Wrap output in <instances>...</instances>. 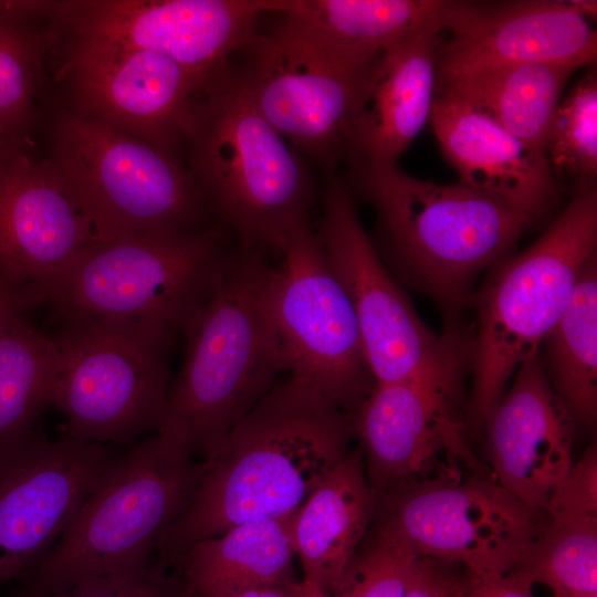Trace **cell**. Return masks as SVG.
Instances as JSON below:
<instances>
[{"label":"cell","mask_w":597,"mask_h":597,"mask_svg":"<svg viewBox=\"0 0 597 597\" xmlns=\"http://www.w3.org/2000/svg\"><path fill=\"white\" fill-rule=\"evenodd\" d=\"M468 582L462 565L419 555L405 597H464Z\"/></svg>","instance_id":"cell-35"},{"label":"cell","mask_w":597,"mask_h":597,"mask_svg":"<svg viewBox=\"0 0 597 597\" xmlns=\"http://www.w3.org/2000/svg\"><path fill=\"white\" fill-rule=\"evenodd\" d=\"M442 34L440 18L383 51L367 69L346 150L353 167L396 166L429 121Z\"/></svg>","instance_id":"cell-21"},{"label":"cell","mask_w":597,"mask_h":597,"mask_svg":"<svg viewBox=\"0 0 597 597\" xmlns=\"http://www.w3.org/2000/svg\"><path fill=\"white\" fill-rule=\"evenodd\" d=\"M275 10L276 0L48 1L59 35L153 52L201 77L248 45L259 17Z\"/></svg>","instance_id":"cell-15"},{"label":"cell","mask_w":597,"mask_h":597,"mask_svg":"<svg viewBox=\"0 0 597 597\" xmlns=\"http://www.w3.org/2000/svg\"><path fill=\"white\" fill-rule=\"evenodd\" d=\"M95 243L88 222L49 158L25 143L0 150V273L29 306Z\"/></svg>","instance_id":"cell-18"},{"label":"cell","mask_w":597,"mask_h":597,"mask_svg":"<svg viewBox=\"0 0 597 597\" xmlns=\"http://www.w3.org/2000/svg\"><path fill=\"white\" fill-rule=\"evenodd\" d=\"M546 154L549 164L579 184L597 175V73L590 67L556 111Z\"/></svg>","instance_id":"cell-32"},{"label":"cell","mask_w":597,"mask_h":597,"mask_svg":"<svg viewBox=\"0 0 597 597\" xmlns=\"http://www.w3.org/2000/svg\"><path fill=\"white\" fill-rule=\"evenodd\" d=\"M437 77L486 66L547 62L593 66L597 33L572 1H447Z\"/></svg>","instance_id":"cell-19"},{"label":"cell","mask_w":597,"mask_h":597,"mask_svg":"<svg viewBox=\"0 0 597 597\" xmlns=\"http://www.w3.org/2000/svg\"><path fill=\"white\" fill-rule=\"evenodd\" d=\"M547 378L576 423L597 416V254L585 264L558 322L542 344Z\"/></svg>","instance_id":"cell-28"},{"label":"cell","mask_w":597,"mask_h":597,"mask_svg":"<svg viewBox=\"0 0 597 597\" xmlns=\"http://www.w3.org/2000/svg\"><path fill=\"white\" fill-rule=\"evenodd\" d=\"M376 511L419 555L475 576L513 570L547 523L491 472L397 485L376 495Z\"/></svg>","instance_id":"cell-12"},{"label":"cell","mask_w":597,"mask_h":597,"mask_svg":"<svg viewBox=\"0 0 597 597\" xmlns=\"http://www.w3.org/2000/svg\"><path fill=\"white\" fill-rule=\"evenodd\" d=\"M272 262L239 244L222 282L185 332L181 368L157 433L202 461L285 371L266 300Z\"/></svg>","instance_id":"cell-3"},{"label":"cell","mask_w":597,"mask_h":597,"mask_svg":"<svg viewBox=\"0 0 597 597\" xmlns=\"http://www.w3.org/2000/svg\"><path fill=\"white\" fill-rule=\"evenodd\" d=\"M557 597H597V594H594V595H566V596H557Z\"/></svg>","instance_id":"cell-40"},{"label":"cell","mask_w":597,"mask_h":597,"mask_svg":"<svg viewBox=\"0 0 597 597\" xmlns=\"http://www.w3.org/2000/svg\"><path fill=\"white\" fill-rule=\"evenodd\" d=\"M471 342L450 328L438 353L411 377L376 384L354 413L367 481L376 495L397 485L454 481L486 472L459 411Z\"/></svg>","instance_id":"cell-10"},{"label":"cell","mask_w":597,"mask_h":597,"mask_svg":"<svg viewBox=\"0 0 597 597\" xmlns=\"http://www.w3.org/2000/svg\"><path fill=\"white\" fill-rule=\"evenodd\" d=\"M272 263L265 300L284 370L353 415L376 385L350 302L310 221Z\"/></svg>","instance_id":"cell-11"},{"label":"cell","mask_w":597,"mask_h":597,"mask_svg":"<svg viewBox=\"0 0 597 597\" xmlns=\"http://www.w3.org/2000/svg\"><path fill=\"white\" fill-rule=\"evenodd\" d=\"M374 521L333 597H405L419 554L387 521Z\"/></svg>","instance_id":"cell-31"},{"label":"cell","mask_w":597,"mask_h":597,"mask_svg":"<svg viewBox=\"0 0 597 597\" xmlns=\"http://www.w3.org/2000/svg\"><path fill=\"white\" fill-rule=\"evenodd\" d=\"M56 42L46 1H0V146L25 143Z\"/></svg>","instance_id":"cell-27"},{"label":"cell","mask_w":597,"mask_h":597,"mask_svg":"<svg viewBox=\"0 0 597 597\" xmlns=\"http://www.w3.org/2000/svg\"><path fill=\"white\" fill-rule=\"evenodd\" d=\"M203 471L205 461L158 433L134 443L22 580L24 591L56 593L145 569Z\"/></svg>","instance_id":"cell-5"},{"label":"cell","mask_w":597,"mask_h":597,"mask_svg":"<svg viewBox=\"0 0 597 597\" xmlns=\"http://www.w3.org/2000/svg\"><path fill=\"white\" fill-rule=\"evenodd\" d=\"M577 69L547 62L480 67L437 77L436 93L464 102L546 151L564 86Z\"/></svg>","instance_id":"cell-25"},{"label":"cell","mask_w":597,"mask_h":597,"mask_svg":"<svg viewBox=\"0 0 597 597\" xmlns=\"http://www.w3.org/2000/svg\"><path fill=\"white\" fill-rule=\"evenodd\" d=\"M553 514L597 516L596 443L570 465L547 510V515Z\"/></svg>","instance_id":"cell-34"},{"label":"cell","mask_w":597,"mask_h":597,"mask_svg":"<svg viewBox=\"0 0 597 597\" xmlns=\"http://www.w3.org/2000/svg\"><path fill=\"white\" fill-rule=\"evenodd\" d=\"M296 597H333V596L326 593L316 584L303 579L298 584Z\"/></svg>","instance_id":"cell-38"},{"label":"cell","mask_w":597,"mask_h":597,"mask_svg":"<svg viewBox=\"0 0 597 597\" xmlns=\"http://www.w3.org/2000/svg\"><path fill=\"white\" fill-rule=\"evenodd\" d=\"M27 307L23 292L0 273V328Z\"/></svg>","instance_id":"cell-37"},{"label":"cell","mask_w":597,"mask_h":597,"mask_svg":"<svg viewBox=\"0 0 597 597\" xmlns=\"http://www.w3.org/2000/svg\"><path fill=\"white\" fill-rule=\"evenodd\" d=\"M597 191L579 184L575 196L530 248L503 259L478 302L471 342L472 392L468 423L483 428L511 376L540 353L565 311L582 271L596 254Z\"/></svg>","instance_id":"cell-7"},{"label":"cell","mask_w":597,"mask_h":597,"mask_svg":"<svg viewBox=\"0 0 597 597\" xmlns=\"http://www.w3.org/2000/svg\"><path fill=\"white\" fill-rule=\"evenodd\" d=\"M441 0H277L276 13L339 61L366 70L386 49L440 20Z\"/></svg>","instance_id":"cell-24"},{"label":"cell","mask_w":597,"mask_h":597,"mask_svg":"<svg viewBox=\"0 0 597 597\" xmlns=\"http://www.w3.org/2000/svg\"><path fill=\"white\" fill-rule=\"evenodd\" d=\"M354 436V416L315 387L292 375L276 381L205 460L191 503L158 541V562L175 565L235 525L295 513Z\"/></svg>","instance_id":"cell-1"},{"label":"cell","mask_w":597,"mask_h":597,"mask_svg":"<svg viewBox=\"0 0 597 597\" xmlns=\"http://www.w3.org/2000/svg\"><path fill=\"white\" fill-rule=\"evenodd\" d=\"M375 510L363 454L348 452L296 511L294 540L303 579L332 595L369 531Z\"/></svg>","instance_id":"cell-23"},{"label":"cell","mask_w":597,"mask_h":597,"mask_svg":"<svg viewBox=\"0 0 597 597\" xmlns=\"http://www.w3.org/2000/svg\"><path fill=\"white\" fill-rule=\"evenodd\" d=\"M57 349L52 336L34 328L22 313L0 328V441L34 426L52 406Z\"/></svg>","instance_id":"cell-29"},{"label":"cell","mask_w":597,"mask_h":597,"mask_svg":"<svg viewBox=\"0 0 597 597\" xmlns=\"http://www.w3.org/2000/svg\"><path fill=\"white\" fill-rule=\"evenodd\" d=\"M60 75L75 113L175 154L208 77L148 51L71 40Z\"/></svg>","instance_id":"cell-17"},{"label":"cell","mask_w":597,"mask_h":597,"mask_svg":"<svg viewBox=\"0 0 597 597\" xmlns=\"http://www.w3.org/2000/svg\"><path fill=\"white\" fill-rule=\"evenodd\" d=\"M19 597H189L182 578L165 574L160 562L145 569L121 576L90 580L56 593H25Z\"/></svg>","instance_id":"cell-33"},{"label":"cell","mask_w":597,"mask_h":597,"mask_svg":"<svg viewBox=\"0 0 597 597\" xmlns=\"http://www.w3.org/2000/svg\"><path fill=\"white\" fill-rule=\"evenodd\" d=\"M513 570L554 597L597 594V516L553 514Z\"/></svg>","instance_id":"cell-30"},{"label":"cell","mask_w":597,"mask_h":597,"mask_svg":"<svg viewBox=\"0 0 597 597\" xmlns=\"http://www.w3.org/2000/svg\"><path fill=\"white\" fill-rule=\"evenodd\" d=\"M244 49L250 59L240 73L263 118L323 165L346 155L368 67L339 61L284 18L275 31L255 35Z\"/></svg>","instance_id":"cell-14"},{"label":"cell","mask_w":597,"mask_h":597,"mask_svg":"<svg viewBox=\"0 0 597 597\" xmlns=\"http://www.w3.org/2000/svg\"><path fill=\"white\" fill-rule=\"evenodd\" d=\"M223 226L150 231L88 247L38 297L59 315L188 329L228 272L237 249Z\"/></svg>","instance_id":"cell-6"},{"label":"cell","mask_w":597,"mask_h":597,"mask_svg":"<svg viewBox=\"0 0 597 597\" xmlns=\"http://www.w3.org/2000/svg\"><path fill=\"white\" fill-rule=\"evenodd\" d=\"M184 143L209 211L240 245L279 256L291 232L310 221L307 167L259 113L240 70L227 63L202 82Z\"/></svg>","instance_id":"cell-2"},{"label":"cell","mask_w":597,"mask_h":597,"mask_svg":"<svg viewBox=\"0 0 597 597\" xmlns=\"http://www.w3.org/2000/svg\"><path fill=\"white\" fill-rule=\"evenodd\" d=\"M52 338L57 375L52 406L71 438L127 444L158 429L169 391L176 334L156 326L63 316Z\"/></svg>","instance_id":"cell-9"},{"label":"cell","mask_w":597,"mask_h":597,"mask_svg":"<svg viewBox=\"0 0 597 597\" xmlns=\"http://www.w3.org/2000/svg\"><path fill=\"white\" fill-rule=\"evenodd\" d=\"M575 425L547 378L540 353L530 357L483 426L493 476L522 503L547 514L574 462Z\"/></svg>","instance_id":"cell-20"},{"label":"cell","mask_w":597,"mask_h":597,"mask_svg":"<svg viewBox=\"0 0 597 597\" xmlns=\"http://www.w3.org/2000/svg\"><path fill=\"white\" fill-rule=\"evenodd\" d=\"M464 597H481L476 591L475 589L472 587L471 583H470V576H469V582H468V586H467V591H465V596Z\"/></svg>","instance_id":"cell-39"},{"label":"cell","mask_w":597,"mask_h":597,"mask_svg":"<svg viewBox=\"0 0 597 597\" xmlns=\"http://www.w3.org/2000/svg\"><path fill=\"white\" fill-rule=\"evenodd\" d=\"M295 514L242 523L192 545L175 564L187 589L295 580Z\"/></svg>","instance_id":"cell-26"},{"label":"cell","mask_w":597,"mask_h":597,"mask_svg":"<svg viewBox=\"0 0 597 597\" xmlns=\"http://www.w3.org/2000/svg\"><path fill=\"white\" fill-rule=\"evenodd\" d=\"M324 256L355 313L376 384L405 380L440 349L363 228L346 185L331 177L316 231Z\"/></svg>","instance_id":"cell-16"},{"label":"cell","mask_w":597,"mask_h":597,"mask_svg":"<svg viewBox=\"0 0 597 597\" xmlns=\"http://www.w3.org/2000/svg\"><path fill=\"white\" fill-rule=\"evenodd\" d=\"M2 148H4V147L0 146V150H1Z\"/></svg>","instance_id":"cell-41"},{"label":"cell","mask_w":597,"mask_h":597,"mask_svg":"<svg viewBox=\"0 0 597 597\" xmlns=\"http://www.w3.org/2000/svg\"><path fill=\"white\" fill-rule=\"evenodd\" d=\"M112 446L34 426L0 441V590L23 580L121 459Z\"/></svg>","instance_id":"cell-13"},{"label":"cell","mask_w":597,"mask_h":597,"mask_svg":"<svg viewBox=\"0 0 597 597\" xmlns=\"http://www.w3.org/2000/svg\"><path fill=\"white\" fill-rule=\"evenodd\" d=\"M49 144V160L95 243L140 232L201 229L208 206L175 154L73 111L54 118Z\"/></svg>","instance_id":"cell-8"},{"label":"cell","mask_w":597,"mask_h":597,"mask_svg":"<svg viewBox=\"0 0 597 597\" xmlns=\"http://www.w3.org/2000/svg\"><path fill=\"white\" fill-rule=\"evenodd\" d=\"M298 582L253 583L188 590L189 597H296Z\"/></svg>","instance_id":"cell-36"},{"label":"cell","mask_w":597,"mask_h":597,"mask_svg":"<svg viewBox=\"0 0 597 597\" xmlns=\"http://www.w3.org/2000/svg\"><path fill=\"white\" fill-rule=\"evenodd\" d=\"M428 122L460 184L493 195L534 220L551 209L557 191L545 150L444 94L436 93Z\"/></svg>","instance_id":"cell-22"},{"label":"cell","mask_w":597,"mask_h":597,"mask_svg":"<svg viewBox=\"0 0 597 597\" xmlns=\"http://www.w3.org/2000/svg\"><path fill=\"white\" fill-rule=\"evenodd\" d=\"M353 169L376 212L378 254L404 282L450 311L465 300L475 276L501 262L535 221L462 184L421 180L396 166Z\"/></svg>","instance_id":"cell-4"}]
</instances>
